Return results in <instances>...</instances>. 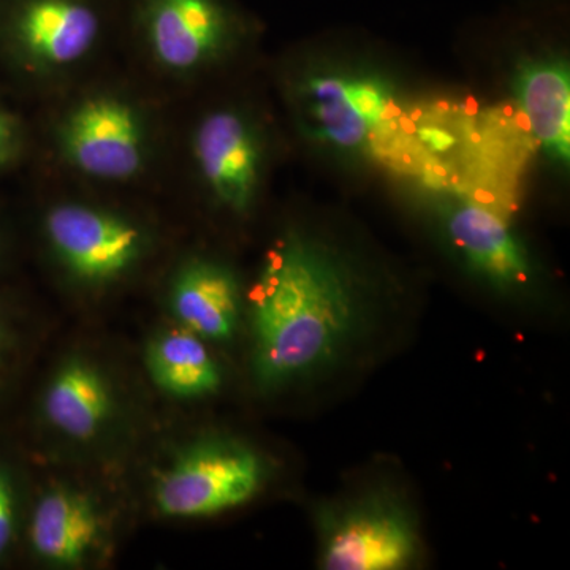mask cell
Listing matches in <instances>:
<instances>
[{
    "mask_svg": "<svg viewBox=\"0 0 570 570\" xmlns=\"http://www.w3.org/2000/svg\"><path fill=\"white\" fill-rule=\"evenodd\" d=\"M254 373L276 389L324 367L356 324V295L335 255L303 236L269 253L250 295Z\"/></svg>",
    "mask_w": 570,
    "mask_h": 570,
    "instance_id": "6da1fadb",
    "label": "cell"
},
{
    "mask_svg": "<svg viewBox=\"0 0 570 570\" xmlns=\"http://www.w3.org/2000/svg\"><path fill=\"white\" fill-rule=\"evenodd\" d=\"M298 104L307 135L340 153L374 151L401 116L395 89L370 71H314L299 85Z\"/></svg>",
    "mask_w": 570,
    "mask_h": 570,
    "instance_id": "7a4b0ae2",
    "label": "cell"
},
{
    "mask_svg": "<svg viewBox=\"0 0 570 570\" xmlns=\"http://www.w3.org/2000/svg\"><path fill=\"white\" fill-rule=\"evenodd\" d=\"M264 480L253 450L232 441H209L184 452L156 487L160 512L198 519L238 508L255 497Z\"/></svg>",
    "mask_w": 570,
    "mask_h": 570,
    "instance_id": "3957f363",
    "label": "cell"
},
{
    "mask_svg": "<svg viewBox=\"0 0 570 570\" xmlns=\"http://www.w3.org/2000/svg\"><path fill=\"white\" fill-rule=\"evenodd\" d=\"M59 146L71 167L100 181H127L148 160V132L140 112L111 94L86 97L58 130Z\"/></svg>",
    "mask_w": 570,
    "mask_h": 570,
    "instance_id": "277c9868",
    "label": "cell"
},
{
    "mask_svg": "<svg viewBox=\"0 0 570 570\" xmlns=\"http://www.w3.org/2000/svg\"><path fill=\"white\" fill-rule=\"evenodd\" d=\"M135 17L154 61L171 73L204 69L243 31L232 0H135Z\"/></svg>",
    "mask_w": 570,
    "mask_h": 570,
    "instance_id": "5b68a950",
    "label": "cell"
},
{
    "mask_svg": "<svg viewBox=\"0 0 570 570\" xmlns=\"http://www.w3.org/2000/svg\"><path fill=\"white\" fill-rule=\"evenodd\" d=\"M411 515L389 497L360 499L325 520L322 568L396 570L417 553Z\"/></svg>",
    "mask_w": 570,
    "mask_h": 570,
    "instance_id": "8992f818",
    "label": "cell"
},
{
    "mask_svg": "<svg viewBox=\"0 0 570 570\" xmlns=\"http://www.w3.org/2000/svg\"><path fill=\"white\" fill-rule=\"evenodd\" d=\"M45 232L71 275L91 284L110 283L126 275L145 247V234L138 225L81 204L51 208Z\"/></svg>",
    "mask_w": 570,
    "mask_h": 570,
    "instance_id": "52a82bcc",
    "label": "cell"
},
{
    "mask_svg": "<svg viewBox=\"0 0 570 570\" xmlns=\"http://www.w3.org/2000/svg\"><path fill=\"white\" fill-rule=\"evenodd\" d=\"M194 159L213 197L246 213L261 184L262 145L253 124L234 110L206 115L195 130Z\"/></svg>",
    "mask_w": 570,
    "mask_h": 570,
    "instance_id": "ba28073f",
    "label": "cell"
},
{
    "mask_svg": "<svg viewBox=\"0 0 570 570\" xmlns=\"http://www.w3.org/2000/svg\"><path fill=\"white\" fill-rule=\"evenodd\" d=\"M102 11L96 0H21L14 13L18 47L40 69L75 66L96 47Z\"/></svg>",
    "mask_w": 570,
    "mask_h": 570,
    "instance_id": "9c48e42d",
    "label": "cell"
},
{
    "mask_svg": "<svg viewBox=\"0 0 570 570\" xmlns=\"http://www.w3.org/2000/svg\"><path fill=\"white\" fill-rule=\"evenodd\" d=\"M450 242L479 275L502 288L527 285L530 258L508 220L490 206L463 200L445 213Z\"/></svg>",
    "mask_w": 570,
    "mask_h": 570,
    "instance_id": "30bf717a",
    "label": "cell"
},
{
    "mask_svg": "<svg viewBox=\"0 0 570 570\" xmlns=\"http://www.w3.org/2000/svg\"><path fill=\"white\" fill-rule=\"evenodd\" d=\"M517 105L547 157L568 167L570 160V70L560 58L528 61L513 81Z\"/></svg>",
    "mask_w": 570,
    "mask_h": 570,
    "instance_id": "8fae6325",
    "label": "cell"
},
{
    "mask_svg": "<svg viewBox=\"0 0 570 570\" xmlns=\"http://www.w3.org/2000/svg\"><path fill=\"white\" fill-rule=\"evenodd\" d=\"M171 309L187 330L205 340L234 336L239 318V288L230 269L193 258L176 273L170 291Z\"/></svg>",
    "mask_w": 570,
    "mask_h": 570,
    "instance_id": "7c38bea8",
    "label": "cell"
},
{
    "mask_svg": "<svg viewBox=\"0 0 570 570\" xmlns=\"http://www.w3.org/2000/svg\"><path fill=\"white\" fill-rule=\"evenodd\" d=\"M100 523L89 499L66 489L48 491L33 512L31 540L43 560L80 564L99 538Z\"/></svg>",
    "mask_w": 570,
    "mask_h": 570,
    "instance_id": "4fadbf2b",
    "label": "cell"
},
{
    "mask_svg": "<svg viewBox=\"0 0 570 570\" xmlns=\"http://www.w3.org/2000/svg\"><path fill=\"white\" fill-rule=\"evenodd\" d=\"M111 409L110 389L99 371L75 360L52 379L45 396V414L52 426L75 439L94 436Z\"/></svg>",
    "mask_w": 570,
    "mask_h": 570,
    "instance_id": "5bb4252c",
    "label": "cell"
},
{
    "mask_svg": "<svg viewBox=\"0 0 570 570\" xmlns=\"http://www.w3.org/2000/svg\"><path fill=\"white\" fill-rule=\"evenodd\" d=\"M149 376L168 395L200 397L216 392L220 373L204 341L190 330L157 336L146 354Z\"/></svg>",
    "mask_w": 570,
    "mask_h": 570,
    "instance_id": "9a60e30c",
    "label": "cell"
},
{
    "mask_svg": "<svg viewBox=\"0 0 570 570\" xmlns=\"http://www.w3.org/2000/svg\"><path fill=\"white\" fill-rule=\"evenodd\" d=\"M14 494L10 479L0 472V554L9 546L13 534Z\"/></svg>",
    "mask_w": 570,
    "mask_h": 570,
    "instance_id": "2e32d148",
    "label": "cell"
},
{
    "mask_svg": "<svg viewBox=\"0 0 570 570\" xmlns=\"http://www.w3.org/2000/svg\"><path fill=\"white\" fill-rule=\"evenodd\" d=\"M18 134L17 127L9 116L0 112V165L9 163L17 151Z\"/></svg>",
    "mask_w": 570,
    "mask_h": 570,
    "instance_id": "e0dca14e",
    "label": "cell"
}]
</instances>
